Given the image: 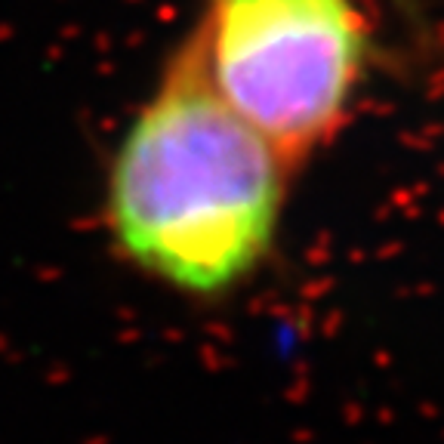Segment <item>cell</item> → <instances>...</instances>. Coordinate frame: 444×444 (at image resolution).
I'll list each match as a JSON object with an SVG mask.
<instances>
[{"label":"cell","instance_id":"cell-1","mask_svg":"<svg viewBox=\"0 0 444 444\" xmlns=\"http://www.w3.org/2000/svg\"><path fill=\"white\" fill-rule=\"evenodd\" d=\"M290 176L185 40L111 151L102 226L127 269L176 296L222 300L275 250Z\"/></svg>","mask_w":444,"mask_h":444},{"label":"cell","instance_id":"cell-2","mask_svg":"<svg viewBox=\"0 0 444 444\" xmlns=\"http://www.w3.org/2000/svg\"><path fill=\"white\" fill-rule=\"evenodd\" d=\"M189 47L210 90L296 173L346 127L373 28L358 0H210Z\"/></svg>","mask_w":444,"mask_h":444}]
</instances>
